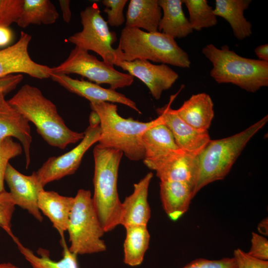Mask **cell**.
Segmentation results:
<instances>
[{
	"mask_svg": "<svg viewBox=\"0 0 268 268\" xmlns=\"http://www.w3.org/2000/svg\"><path fill=\"white\" fill-rule=\"evenodd\" d=\"M52 71L54 73L78 74L98 85L109 84L113 90L130 86L134 80L129 73L116 70L114 66L100 61L89 52L76 46L65 61L52 67Z\"/></svg>",
	"mask_w": 268,
	"mask_h": 268,
	"instance_id": "ba28073f",
	"label": "cell"
},
{
	"mask_svg": "<svg viewBox=\"0 0 268 268\" xmlns=\"http://www.w3.org/2000/svg\"><path fill=\"white\" fill-rule=\"evenodd\" d=\"M162 15L158 0H131L126 18V26L146 32L158 31Z\"/></svg>",
	"mask_w": 268,
	"mask_h": 268,
	"instance_id": "603a6c76",
	"label": "cell"
},
{
	"mask_svg": "<svg viewBox=\"0 0 268 268\" xmlns=\"http://www.w3.org/2000/svg\"><path fill=\"white\" fill-rule=\"evenodd\" d=\"M116 52L117 61L144 60L181 68H189L191 64L188 54L175 39L159 31L125 26Z\"/></svg>",
	"mask_w": 268,
	"mask_h": 268,
	"instance_id": "3957f363",
	"label": "cell"
},
{
	"mask_svg": "<svg viewBox=\"0 0 268 268\" xmlns=\"http://www.w3.org/2000/svg\"><path fill=\"white\" fill-rule=\"evenodd\" d=\"M115 66L140 80L156 100L159 99L163 92L171 88L179 78L178 73L168 65H155L147 60H119Z\"/></svg>",
	"mask_w": 268,
	"mask_h": 268,
	"instance_id": "7c38bea8",
	"label": "cell"
},
{
	"mask_svg": "<svg viewBox=\"0 0 268 268\" xmlns=\"http://www.w3.org/2000/svg\"><path fill=\"white\" fill-rule=\"evenodd\" d=\"M31 39L30 34L21 31L15 44L0 50V78L13 73H25L40 79L51 78L52 67L36 63L29 55Z\"/></svg>",
	"mask_w": 268,
	"mask_h": 268,
	"instance_id": "8fae6325",
	"label": "cell"
},
{
	"mask_svg": "<svg viewBox=\"0 0 268 268\" xmlns=\"http://www.w3.org/2000/svg\"><path fill=\"white\" fill-rule=\"evenodd\" d=\"M51 78L68 91L87 99L90 103H118L141 113L134 101L115 90L103 88L83 79H74L64 74L52 73Z\"/></svg>",
	"mask_w": 268,
	"mask_h": 268,
	"instance_id": "2e32d148",
	"label": "cell"
},
{
	"mask_svg": "<svg viewBox=\"0 0 268 268\" xmlns=\"http://www.w3.org/2000/svg\"><path fill=\"white\" fill-rule=\"evenodd\" d=\"M92 111L100 120L101 135L98 144L122 151L132 161L143 160L145 156L142 137L152 126L162 122L159 116L154 120L142 122L131 117L124 118L117 112L116 104L110 102L90 103Z\"/></svg>",
	"mask_w": 268,
	"mask_h": 268,
	"instance_id": "7a4b0ae2",
	"label": "cell"
},
{
	"mask_svg": "<svg viewBox=\"0 0 268 268\" xmlns=\"http://www.w3.org/2000/svg\"><path fill=\"white\" fill-rule=\"evenodd\" d=\"M152 177V173H148L134 184L132 194L122 202L119 225L125 228L134 226H147L151 215L147 198Z\"/></svg>",
	"mask_w": 268,
	"mask_h": 268,
	"instance_id": "ac0fdd59",
	"label": "cell"
},
{
	"mask_svg": "<svg viewBox=\"0 0 268 268\" xmlns=\"http://www.w3.org/2000/svg\"><path fill=\"white\" fill-rule=\"evenodd\" d=\"M258 60L268 62V44H265L257 47L255 50Z\"/></svg>",
	"mask_w": 268,
	"mask_h": 268,
	"instance_id": "ab89813d",
	"label": "cell"
},
{
	"mask_svg": "<svg viewBox=\"0 0 268 268\" xmlns=\"http://www.w3.org/2000/svg\"><path fill=\"white\" fill-rule=\"evenodd\" d=\"M0 268H20L10 263H3L0 264Z\"/></svg>",
	"mask_w": 268,
	"mask_h": 268,
	"instance_id": "b9f144b4",
	"label": "cell"
},
{
	"mask_svg": "<svg viewBox=\"0 0 268 268\" xmlns=\"http://www.w3.org/2000/svg\"><path fill=\"white\" fill-rule=\"evenodd\" d=\"M67 231L70 242L68 249L76 255L106 250V245L101 239L105 231L89 190L80 189L74 197Z\"/></svg>",
	"mask_w": 268,
	"mask_h": 268,
	"instance_id": "52a82bcc",
	"label": "cell"
},
{
	"mask_svg": "<svg viewBox=\"0 0 268 268\" xmlns=\"http://www.w3.org/2000/svg\"><path fill=\"white\" fill-rule=\"evenodd\" d=\"M80 16L82 30L69 36L67 41L88 52L93 51L105 63L115 66L117 58L112 45L117 40L116 34L110 31L98 5L93 3L86 7Z\"/></svg>",
	"mask_w": 268,
	"mask_h": 268,
	"instance_id": "9c48e42d",
	"label": "cell"
},
{
	"mask_svg": "<svg viewBox=\"0 0 268 268\" xmlns=\"http://www.w3.org/2000/svg\"><path fill=\"white\" fill-rule=\"evenodd\" d=\"M202 54L211 63L210 76L218 83H231L249 92L268 86V62L245 58L227 45L205 46Z\"/></svg>",
	"mask_w": 268,
	"mask_h": 268,
	"instance_id": "5b68a950",
	"label": "cell"
},
{
	"mask_svg": "<svg viewBox=\"0 0 268 268\" xmlns=\"http://www.w3.org/2000/svg\"><path fill=\"white\" fill-rule=\"evenodd\" d=\"M128 0H103L105 6L104 11L107 14L108 24L112 27H119L125 23L126 18L124 9Z\"/></svg>",
	"mask_w": 268,
	"mask_h": 268,
	"instance_id": "d6a6232c",
	"label": "cell"
},
{
	"mask_svg": "<svg viewBox=\"0 0 268 268\" xmlns=\"http://www.w3.org/2000/svg\"><path fill=\"white\" fill-rule=\"evenodd\" d=\"M258 230L260 235L268 236V217L264 218L258 225Z\"/></svg>",
	"mask_w": 268,
	"mask_h": 268,
	"instance_id": "60d3db41",
	"label": "cell"
},
{
	"mask_svg": "<svg viewBox=\"0 0 268 268\" xmlns=\"http://www.w3.org/2000/svg\"><path fill=\"white\" fill-rule=\"evenodd\" d=\"M268 121L266 115L243 131L208 142L198 155V172L193 197L208 184L224 179L252 137Z\"/></svg>",
	"mask_w": 268,
	"mask_h": 268,
	"instance_id": "8992f818",
	"label": "cell"
},
{
	"mask_svg": "<svg viewBox=\"0 0 268 268\" xmlns=\"http://www.w3.org/2000/svg\"><path fill=\"white\" fill-rule=\"evenodd\" d=\"M73 201L74 197L63 196L53 191L44 189L39 194L38 208L51 221L61 239L65 238L67 231Z\"/></svg>",
	"mask_w": 268,
	"mask_h": 268,
	"instance_id": "d6986e66",
	"label": "cell"
},
{
	"mask_svg": "<svg viewBox=\"0 0 268 268\" xmlns=\"http://www.w3.org/2000/svg\"><path fill=\"white\" fill-rule=\"evenodd\" d=\"M247 253L255 258L268 261V240L266 237L255 232H252L251 247Z\"/></svg>",
	"mask_w": 268,
	"mask_h": 268,
	"instance_id": "e575fe53",
	"label": "cell"
},
{
	"mask_svg": "<svg viewBox=\"0 0 268 268\" xmlns=\"http://www.w3.org/2000/svg\"><path fill=\"white\" fill-rule=\"evenodd\" d=\"M59 3L63 13L64 21L69 23L71 17V13L70 9V1L68 0H60Z\"/></svg>",
	"mask_w": 268,
	"mask_h": 268,
	"instance_id": "f35d334b",
	"label": "cell"
},
{
	"mask_svg": "<svg viewBox=\"0 0 268 268\" xmlns=\"http://www.w3.org/2000/svg\"><path fill=\"white\" fill-rule=\"evenodd\" d=\"M175 111L185 122L201 131L208 130L214 115L212 99L205 93L192 95Z\"/></svg>",
	"mask_w": 268,
	"mask_h": 268,
	"instance_id": "44dd1931",
	"label": "cell"
},
{
	"mask_svg": "<svg viewBox=\"0 0 268 268\" xmlns=\"http://www.w3.org/2000/svg\"><path fill=\"white\" fill-rule=\"evenodd\" d=\"M198 156L180 150L144 164L149 169L156 171L160 181L185 182L194 187L198 175Z\"/></svg>",
	"mask_w": 268,
	"mask_h": 268,
	"instance_id": "9a60e30c",
	"label": "cell"
},
{
	"mask_svg": "<svg viewBox=\"0 0 268 268\" xmlns=\"http://www.w3.org/2000/svg\"><path fill=\"white\" fill-rule=\"evenodd\" d=\"M251 0H216L214 14L224 18L230 25L236 38L243 40L252 33L251 23L244 12L251 3Z\"/></svg>",
	"mask_w": 268,
	"mask_h": 268,
	"instance_id": "cb8c5ba5",
	"label": "cell"
},
{
	"mask_svg": "<svg viewBox=\"0 0 268 268\" xmlns=\"http://www.w3.org/2000/svg\"><path fill=\"white\" fill-rule=\"evenodd\" d=\"M188 9L193 30L200 31L217 24V16L206 0H182Z\"/></svg>",
	"mask_w": 268,
	"mask_h": 268,
	"instance_id": "f1b7e54d",
	"label": "cell"
},
{
	"mask_svg": "<svg viewBox=\"0 0 268 268\" xmlns=\"http://www.w3.org/2000/svg\"><path fill=\"white\" fill-rule=\"evenodd\" d=\"M100 135V124H89L84 132L83 138L77 146L60 156L49 157L34 171L40 184L44 187L49 183L74 174L86 152L98 142Z\"/></svg>",
	"mask_w": 268,
	"mask_h": 268,
	"instance_id": "30bf717a",
	"label": "cell"
},
{
	"mask_svg": "<svg viewBox=\"0 0 268 268\" xmlns=\"http://www.w3.org/2000/svg\"><path fill=\"white\" fill-rule=\"evenodd\" d=\"M233 257L237 268H268V261L255 258L239 248L234 250Z\"/></svg>",
	"mask_w": 268,
	"mask_h": 268,
	"instance_id": "d590c367",
	"label": "cell"
},
{
	"mask_svg": "<svg viewBox=\"0 0 268 268\" xmlns=\"http://www.w3.org/2000/svg\"><path fill=\"white\" fill-rule=\"evenodd\" d=\"M176 95L164 107L158 108L157 113L162 122L170 130L178 147L184 152L198 156L210 140L208 131L195 129L185 122L171 108Z\"/></svg>",
	"mask_w": 268,
	"mask_h": 268,
	"instance_id": "4fadbf2b",
	"label": "cell"
},
{
	"mask_svg": "<svg viewBox=\"0 0 268 268\" xmlns=\"http://www.w3.org/2000/svg\"><path fill=\"white\" fill-rule=\"evenodd\" d=\"M8 101L35 126L38 133L52 146L63 149L84 137V133L67 127L56 105L35 86L23 85Z\"/></svg>",
	"mask_w": 268,
	"mask_h": 268,
	"instance_id": "6da1fadb",
	"label": "cell"
},
{
	"mask_svg": "<svg viewBox=\"0 0 268 268\" xmlns=\"http://www.w3.org/2000/svg\"><path fill=\"white\" fill-rule=\"evenodd\" d=\"M122 151L97 144L93 149L94 173L92 200L105 232L119 225L122 202L117 188Z\"/></svg>",
	"mask_w": 268,
	"mask_h": 268,
	"instance_id": "277c9868",
	"label": "cell"
},
{
	"mask_svg": "<svg viewBox=\"0 0 268 268\" xmlns=\"http://www.w3.org/2000/svg\"><path fill=\"white\" fill-rule=\"evenodd\" d=\"M59 16L56 7L49 0H24L17 25L25 28L31 24H52Z\"/></svg>",
	"mask_w": 268,
	"mask_h": 268,
	"instance_id": "83f0119b",
	"label": "cell"
},
{
	"mask_svg": "<svg viewBox=\"0 0 268 268\" xmlns=\"http://www.w3.org/2000/svg\"><path fill=\"white\" fill-rule=\"evenodd\" d=\"M162 15L158 31L174 39L183 38L193 30L184 12L182 0H158Z\"/></svg>",
	"mask_w": 268,
	"mask_h": 268,
	"instance_id": "d4e9b609",
	"label": "cell"
},
{
	"mask_svg": "<svg viewBox=\"0 0 268 268\" xmlns=\"http://www.w3.org/2000/svg\"><path fill=\"white\" fill-rule=\"evenodd\" d=\"M14 204L9 192H0V227L12 238L15 237L11 231V221L15 209Z\"/></svg>",
	"mask_w": 268,
	"mask_h": 268,
	"instance_id": "1f68e13d",
	"label": "cell"
},
{
	"mask_svg": "<svg viewBox=\"0 0 268 268\" xmlns=\"http://www.w3.org/2000/svg\"><path fill=\"white\" fill-rule=\"evenodd\" d=\"M0 93V141L11 137L17 139L24 152L26 168L30 163V148L32 141L31 128L27 119L5 99Z\"/></svg>",
	"mask_w": 268,
	"mask_h": 268,
	"instance_id": "e0dca14e",
	"label": "cell"
},
{
	"mask_svg": "<svg viewBox=\"0 0 268 268\" xmlns=\"http://www.w3.org/2000/svg\"><path fill=\"white\" fill-rule=\"evenodd\" d=\"M4 181L15 205L26 210L36 219L42 222L43 218L38 208V200L39 194L44 190V187L39 183L34 171L30 175H25L9 163Z\"/></svg>",
	"mask_w": 268,
	"mask_h": 268,
	"instance_id": "5bb4252c",
	"label": "cell"
},
{
	"mask_svg": "<svg viewBox=\"0 0 268 268\" xmlns=\"http://www.w3.org/2000/svg\"><path fill=\"white\" fill-rule=\"evenodd\" d=\"M24 0H0V26L9 27L17 23Z\"/></svg>",
	"mask_w": 268,
	"mask_h": 268,
	"instance_id": "4dcf8cb0",
	"label": "cell"
},
{
	"mask_svg": "<svg viewBox=\"0 0 268 268\" xmlns=\"http://www.w3.org/2000/svg\"><path fill=\"white\" fill-rule=\"evenodd\" d=\"M22 150L21 144L14 141L11 137L0 141V192L5 190L4 176L9 161L20 155Z\"/></svg>",
	"mask_w": 268,
	"mask_h": 268,
	"instance_id": "f546056e",
	"label": "cell"
},
{
	"mask_svg": "<svg viewBox=\"0 0 268 268\" xmlns=\"http://www.w3.org/2000/svg\"><path fill=\"white\" fill-rule=\"evenodd\" d=\"M12 38V32L8 27L0 26V47L8 45Z\"/></svg>",
	"mask_w": 268,
	"mask_h": 268,
	"instance_id": "74e56055",
	"label": "cell"
},
{
	"mask_svg": "<svg viewBox=\"0 0 268 268\" xmlns=\"http://www.w3.org/2000/svg\"><path fill=\"white\" fill-rule=\"evenodd\" d=\"M144 164L156 161L181 149L169 128L162 122L152 126L143 134Z\"/></svg>",
	"mask_w": 268,
	"mask_h": 268,
	"instance_id": "7402d4cb",
	"label": "cell"
},
{
	"mask_svg": "<svg viewBox=\"0 0 268 268\" xmlns=\"http://www.w3.org/2000/svg\"><path fill=\"white\" fill-rule=\"evenodd\" d=\"M13 240L20 253L33 268H79L77 255L69 251L65 238L61 239L63 257L58 261L51 259L47 249L39 248L36 255L31 249L23 246L16 237Z\"/></svg>",
	"mask_w": 268,
	"mask_h": 268,
	"instance_id": "484cf974",
	"label": "cell"
},
{
	"mask_svg": "<svg viewBox=\"0 0 268 268\" xmlns=\"http://www.w3.org/2000/svg\"><path fill=\"white\" fill-rule=\"evenodd\" d=\"M182 268H237L233 257L223 258L219 260L196 259Z\"/></svg>",
	"mask_w": 268,
	"mask_h": 268,
	"instance_id": "836d02e7",
	"label": "cell"
},
{
	"mask_svg": "<svg viewBox=\"0 0 268 268\" xmlns=\"http://www.w3.org/2000/svg\"><path fill=\"white\" fill-rule=\"evenodd\" d=\"M23 78L22 74H11L0 78V93L6 95L11 92L15 89Z\"/></svg>",
	"mask_w": 268,
	"mask_h": 268,
	"instance_id": "8d00e7d4",
	"label": "cell"
},
{
	"mask_svg": "<svg viewBox=\"0 0 268 268\" xmlns=\"http://www.w3.org/2000/svg\"><path fill=\"white\" fill-rule=\"evenodd\" d=\"M124 243V262L131 267L141 264L148 248L150 234L147 226H134L126 228Z\"/></svg>",
	"mask_w": 268,
	"mask_h": 268,
	"instance_id": "4316f807",
	"label": "cell"
},
{
	"mask_svg": "<svg viewBox=\"0 0 268 268\" xmlns=\"http://www.w3.org/2000/svg\"><path fill=\"white\" fill-rule=\"evenodd\" d=\"M194 187L182 182L160 181V196L163 208L170 219L178 220L188 210Z\"/></svg>",
	"mask_w": 268,
	"mask_h": 268,
	"instance_id": "ffe728a7",
	"label": "cell"
}]
</instances>
